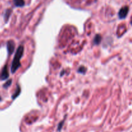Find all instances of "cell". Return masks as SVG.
Masks as SVG:
<instances>
[{
  "mask_svg": "<svg viewBox=\"0 0 132 132\" xmlns=\"http://www.w3.org/2000/svg\"><path fill=\"white\" fill-rule=\"evenodd\" d=\"M24 52V47L23 46L21 45L17 49L16 52L15 53V56L13 59L12 63L11 65V72L12 73H15L17 70L21 66L20 60L22 58V56Z\"/></svg>",
  "mask_w": 132,
  "mask_h": 132,
  "instance_id": "cell-1",
  "label": "cell"
},
{
  "mask_svg": "<svg viewBox=\"0 0 132 132\" xmlns=\"http://www.w3.org/2000/svg\"><path fill=\"white\" fill-rule=\"evenodd\" d=\"M128 11H129L128 6H126L121 8V10H120L119 12V17L120 19H125V18L127 16V14L128 13Z\"/></svg>",
  "mask_w": 132,
  "mask_h": 132,
  "instance_id": "cell-2",
  "label": "cell"
},
{
  "mask_svg": "<svg viewBox=\"0 0 132 132\" xmlns=\"http://www.w3.org/2000/svg\"><path fill=\"white\" fill-rule=\"evenodd\" d=\"M14 48H15V43L12 40H10L7 42V50L9 55L12 54L14 51Z\"/></svg>",
  "mask_w": 132,
  "mask_h": 132,
  "instance_id": "cell-3",
  "label": "cell"
},
{
  "mask_svg": "<svg viewBox=\"0 0 132 132\" xmlns=\"http://www.w3.org/2000/svg\"><path fill=\"white\" fill-rule=\"evenodd\" d=\"M9 76V72H8L7 66L5 65V67H4V68L3 69L2 72H1V80H6Z\"/></svg>",
  "mask_w": 132,
  "mask_h": 132,
  "instance_id": "cell-4",
  "label": "cell"
},
{
  "mask_svg": "<svg viewBox=\"0 0 132 132\" xmlns=\"http://www.w3.org/2000/svg\"><path fill=\"white\" fill-rule=\"evenodd\" d=\"M102 40V37L100 34H96L94 39V44L95 45H99L101 43Z\"/></svg>",
  "mask_w": 132,
  "mask_h": 132,
  "instance_id": "cell-5",
  "label": "cell"
},
{
  "mask_svg": "<svg viewBox=\"0 0 132 132\" xmlns=\"http://www.w3.org/2000/svg\"><path fill=\"white\" fill-rule=\"evenodd\" d=\"M14 2L16 6L22 7V6H23L24 5V0H14Z\"/></svg>",
  "mask_w": 132,
  "mask_h": 132,
  "instance_id": "cell-6",
  "label": "cell"
},
{
  "mask_svg": "<svg viewBox=\"0 0 132 132\" xmlns=\"http://www.w3.org/2000/svg\"><path fill=\"white\" fill-rule=\"evenodd\" d=\"M21 93V88H20V86H19V85H18V87H17V89L16 90H15V93H14V94L12 95V99H15L16 97H18V96L19 95V94H20Z\"/></svg>",
  "mask_w": 132,
  "mask_h": 132,
  "instance_id": "cell-7",
  "label": "cell"
},
{
  "mask_svg": "<svg viewBox=\"0 0 132 132\" xmlns=\"http://www.w3.org/2000/svg\"><path fill=\"white\" fill-rule=\"evenodd\" d=\"M86 71V69L85 68L84 66H81L79 68L77 69V72L79 73H81V74H85Z\"/></svg>",
  "mask_w": 132,
  "mask_h": 132,
  "instance_id": "cell-8",
  "label": "cell"
},
{
  "mask_svg": "<svg viewBox=\"0 0 132 132\" xmlns=\"http://www.w3.org/2000/svg\"><path fill=\"white\" fill-rule=\"evenodd\" d=\"M10 13H11V10H7L6 11V12H5V21H6V22L7 21L8 19H9V16H10Z\"/></svg>",
  "mask_w": 132,
  "mask_h": 132,
  "instance_id": "cell-9",
  "label": "cell"
},
{
  "mask_svg": "<svg viewBox=\"0 0 132 132\" xmlns=\"http://www.w3.org/2000/svg\"><path fill=\"white\" fill-rule=\"evenodd\" d=\"M12 81V80L11 79H10V80H8V81L6 82L5 83V84H4L3 87H5V88H8V87H9L10 86V85H11Z\"/></svg>",
  "mask_w": 132,
  "mask_h": 132,
  "instance_id": "cell-10",
  "label": "cell"
},
{
  "mask_svg": "<svg viewBox=\"0 0 132 132\" xmlns=\"http://www.w3.org/2000/svg\"><path fill=\"white\" fill-rule=\"evenodd\" d=\"M63 123H64V120H63V121H62L61 122H60V124H59V127H58V129H59V130L60 129H61L62 125L63 124Z\"/></svg>",
  "mask_w": 132,
  "mask_h": 132,
  "instance_id": "cell-11",
  "label": "cell"
},
{
  "mask_svg": "<svg viewBox=\"0 0 132 132\" xmlns=\"http://www.w3.org/2000/svg\"><path fill=\"white\" fill-rule=\"evenodd\" d=\"M1 100V97H0V101Z\"/></svg>",
  "mask_w": 132,
  "mask_h": 132,
  "instance_id": "cell-12",
  "label": "cell"
}]
</instances>
